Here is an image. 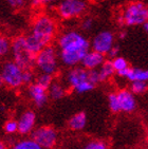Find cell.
I'll return each instance as SVG.
<instances>
[{
  "label": "cell",
  "instance_id": "6da1fadb",
  "mask_svg": "<svg viewBox=\"0 0 148 149\" xmlns=\"http://www.w3.org/2000/svg\"><path fill=\"white\" fill-rule=\"evenodd\" d=\"M59 60L68 68L80 66L86 53L91 49V43L80 31L65 30L57 37Z\"/></svg>",
  "mask_w": 148,
  "mask_h": 149
},
{
  "label": "cell",
  "instance_id": "7a4b0ae2",
  "mask_svg": "<svg viewBox=\"0 0 148 149\" xmlns=\"http://www.w3.org/2000/svg\"><path fill=\"white\" fill-rule=\"evenodd\" d=\"M58 26L53 16L47 13L36 15L32 21L31 31L26 35L28 49L36 55L40 50L53 42L57 36Z\"/></svg>",
  "mask_w": 148,
  "mask_h": 149
},
{
  "label": "cell",
  "instance_id": "3957f363",
  "mask_svg": "<svg viewBox=\"0 0 148 149\" xmlns=\"http://www.w3.org/2000/svg\"><path fill=\"white\" fill-rule=\"evenodd\" d=\"M119 20L127 26H143L148 21V6L142 1H132L123 9Z\"/></svg>",
  "mask_w": 148,
  "mask_h": 149
},
{
  "label": "cell",
  "instance_id": "277c9868",
  "mask_svg": "<svg viewBox=\"0 0 148 149\" xmlns=\"http://www.w3.org/2000/svg\"><path fill=\"white\" fill-rule=\"evenodd\" d=\"M66 83L68 87L78 94H84L94 89V85L90 80L89 70L83 66H76L70 68L66 74Z\"/></svg>",
  "mask_w": 148,
  "mask_h": 149
},
{
  "label": "cell",
  "instance_id": "5b68a950",
  "mask_svg": "<svg viewBox=\"0 0 148 149\" xmlns=\"http://www.w3.org/2000/svg\"><path fill=\"white\" fill-rule=\"evenodd\" d=\"M59 53L56 48L49 45L35 55V68L39 73L55 75L59 67Z\"/></svg>",
  "mask_w": 148,
  "mask_h": 149
},
{
  "label": "cell",
  "instance_id": "8992f818",
  "mask_svg": "<svg viewBox=\"0 0 148 149\" xmlns=\"http://www.w3.org/2000/svg\"><path fill=\"white\" fill-rule=\"evenodd\" d=\"M13 60L23 70L33 69L35 67V55L28 49L24 35H18L12 39Z\"/></svg>",
  "mask_w": 148,
  "mask_h": 149
},
{
  "label": "cell",
  "instance_id": "52a82bcc",
  "mask_svg": "<svg viewBox=\"0 0 148 149\" xmlns=\"http://www.w3.org/2000/svg\"><path fill=\"white\" fill-rule=\"evenodd\" d=\"M88 0H60L57 4V14L64 20L82 17L88 10Z\"/></svg>",
  "mask_w": 148,
  "mask_h": 149
},
{
  "label": "cell",
  "instance_id": "ba28073f",
  "mask_svg": "<svg viewBox=\"0 0 148 149\" xmlns=\"http://www.w3.org/2000/svg\"><path fill=\"white\" fill-rule=\"evenodd\" d=\"M0 74L3 78V83L11 89H18L23 86V69L18 66L14 60L6 61L1 67Z\"/></svg>",
  "mask_w": 148,
  "mask_h": 149
},
{
  "label": "cell",
  "instance_id": "9c48e42d",
  "mask_svg": "<svg viewBox=\"0 0 148 149\" xmlns=\"http://www.w3.org/2000/svg\"><path fill=\"white\" fill-rule=\"evenodd\" d=\"M31 138L34 139L43 149H52L56 146L58 133L53 127L41 126L33 130Z\"/></svg>",
  "mask_w": 148,
  "mask_h": 149
},
{
  "label": "cell",
  "instance_id": "30bf717a",
  "mask_svg": "<svg viewBox=\"0 0 148 149\" xmlns=\"http://www.w3.org/2000/svg\"><path fill=\"white\" fill-rule=\"evenodd\" d=\"M114 41H115V36L113 33L108 30H105L94 35L90 43H91L92 50L107 55L109 51L114 47Z\"/></svg>",
  "mask_w": 148,
  "mask_h": 149
},
{
  "label": "cell",
  "instance_id": "8fae6325",
  "mask_svg": "<svg viewBox=\"0 0 148 149\" xmlns=\"http://www.w3.org/2000/svg\"><path fill=\"white\" fill-rule=\"evenodd\" d=\"M119 105L121 112L124 113H132L135 111L138 107L135 94L131 92L130 89H121L117 92Z\"/></svg>",
  "mask_w": 148,
  "mask_h": 149
},
{
  "label": "cell",
  "instance_id": "7c38bea8",
  "mask_svg": "<svg viewBox=\"0 0 148 149\" xmlns=\"http://www.w3.org/2000/svg\"><path fill=\"white\" fill-rule=\"evenodd\" d=\"M27 93H28L29 98L33 102V104L36 107H43L48 102V89L41 87L37 83H32L31 85H29Z\"/></svg>",
  "mask_w": 148,
  "mask_h": 149
},
{
  "label": "cell",
  "instance_id": "4fadbf2b",
  "mask_svg": "<svg viewBox=\"0 0 148 149\" xmlns=\"http://www.w3.org/2000/svg\"><path fill=\"white\" fill-rule=\"evenodd\" d=\"M18 122V133L21 135L31 134L36 126V114L31 110H27L19 115Z\"/></svg>",
  "mask_w": 148,
  "mask_h": 149
},
{
  "label": "cell",
  "instance_id": "5bb4252c",
  "mask_svg": "<svg viewBox=\"0 0 148 149\" xmlns=\"http://www.w3.org/2000/svg\"><path fill=\"white\" fill-rule=\"evenodd\" d=\"M104 61H105V55L91 49L86 53L80 65L87 70H95L98 69L104 63Z\"/></svg>",
  "mask_w": 148,
  "mask_h": 149
},
{
  "label": "cell",
  "instance_id": "9a60e30c",
  "mask_svg": "<svg viewBox=\"0 0 148 149\" xmlns=\"http://www.w3.org/2000/svg\"><path fill=\"white\" fill-rule=\"evenodd\" d=\"M87 125V115L85 112H78L72 115L71 118L69 120L68 126L73 131H80Z\"/></svg>",
  "mask_w": 148,
  "mask_h": 149
},
{
  "label": "cell",
  "instance_id": "2e32d148",
  "mask_svg": "<svg viewBox=\"0 0 148 149\" xmlns=\"http://www.w3.org/2000/svg\"><path fill=\"white\" fill-rule=\"evenodd\" d=\"M48 93L52 100H60L67 94V88L63 83H60L58 80H53L51 86L48 88Z\"/></svg>",
  "mask_w": 148,
  "mask_h": 149
},
{
  "label": "cell",
  "instance_id": "e0dca14e",
  "mask_svg": "<svg viewBox=\"0 0 148 149\" xmlns=\"http://www.w3.org/2000/svg\"><path fill=\"white\" fill-rule=\"evenodd\" d=\"M126 79L129 81H148V69H142V68H130L129 67L127 74L125 76Z\"/></svg>",
  "mask_w": 148,
  "mask_h": 149
},
{
  "label": "cell",
  "instance_id": "ac0fdd59",
  "mask_svg": "<svg viewBox=\"0 0 148 149\" xmlns=\"http://www.w3.org/2000/svg\"><path fill=\"white\" fill-rule=\"evenodd\" d=\"M97 70H98V74H100L101 83H104V81L109 80L115 73H117L115 70H114L113 66H112L111 60H105L104 63H103Z\"/></svg>",
  "mask_w": 148,
  "mask_h": 149
},
{
  "label": "cell",
  "instance_id": "d6986e66",
  "mask_svg": "<svg viewBox=\"0 0 148 149\" xmlns=\"http://www.w3.org/2000/svg\"><path fill=\"white\" fill-rule=\"evenodd\" d=\"M11 149H43V148L37 143L34 139L24 138L17 141V142H15L12 145Z\"/></svg>",
  "mask_w": 148,
  "mask_h": 149
},
{
  "label": "cell",
  "instance_id": "ffe728a7",
  "mask_svg": "<svg viewBox=\"0 0 148 149\" xmlns=\"http://www.w3.org/2000/svg\"><path fill=\"white\" fill-rule=\"evenodd\" d=\"M12 51V40L6 35L0 34V58L8 56Z\"/></svg>",
  "mask_w": 148,
  "mask_h": 149
},
{
  "label": "cell",
  "instance_id": "44dd1931",
  "mask_svg": "<svg viewBox=\"0 0 148 149\" xmlns=\"http://www.w3.org/2000/svg\"><path fill=\"white\" fill-rule=\"evenodd\" d=\"M130 90L135 95L144 94L148 91V81H141V80L131 81Z\"/></svg>",
  "mask_w": 148,
  "mask_h": 149
},
{
  "label": "cell",
  "instance_id": "7402d4cb",
  "mask_svg": "<svg viewBox=\"0 0 148 149\" xmlns=\"http://www.w3.org/2000/svg\"><path fill=\"white\" fill-rule=\"evenodd\" d=\"M111 63H112V66H113L114 70L117 72V74H120L121 72L125 71L126 69L129 68V63L128 61L125 59L122 56H117L111 59Z\"/></svg>",
  "mask_w": 148,
  "mask_h": 149
},
{
  "label": "cell",
  "instance_id": "603a6c76",
  "mask_svg": "<svg viewBox=\"0 0 148 149\" xmlns=\"http://www.w3.org/2000/svg\"><path fill=\"white\" fill-rule=\"evenodd\" d=\"M53 76H54V75L47 74V73H39V74L36 76L35 83H37L41 87L48 89L49 87L51 86V84L53 83V80H54V77H53Z\"/></svg>",
  "mask_w": 148,
  "mask_h": 149
},
{
  "label": "cell",
  "instance_id": "cb8c5ba5",
  "mask_svg": "<svg viewBox=\"0 0 148 149\" xmlns=\"http://www.w3.org/2000/svg\"><path fill=\"white\" fill-rule=\"evenodd\" d=\"M108 106L111 112L113 113H120V105H119V100H117V92H111L108 95Z\"/></svg>",
  "mask_w": 148,
  "mask_h": 149
},
{
  "label": "cell",
  "instance_id": "d4e9b609",
  "mask_svg": "<svg viewBox=\"0 0 148 149\" xmlns=\"http://www.w3.org/2000/svg\"><path fill=\"white\" fill-rule=\"evenodd\" d=\"M58 2H59V0H30V3L34 9L49 8V6L58 4Z\"/></svg>",
  "mask_w": 148,
  "mask_h": 149
},
{
  "label": "cell",
  "instance_id": "484cf974",
  "mask_svg": "<svg viewBox=\"0 0 148 149\" xmlns=\"http://www.w3.org/2000/svg\"><path fill=\"white\" fill-rule=\"evenodd\" d=\"M3 129L6 134H15L16 132H18V122L16 120H6Z\"/></svg>",
  "mask_w": 148,
  "mask_h": 149
},
{
  "label": "cell",
  "instance_id": "4316f807",
  "mask_svg": "<svg viewBox=\"0 0 148 149\" xmlns=\"http://www.w3.org/2000/svg\"><path fill=\"white\" fill-rule=\"evenodd\" d=\"M83 149H108V145L105 141L93 140L90 141Z\"/></svg>",
  "mask_w": 148,
  "mask_h": 149
},
{
  "label": "cell",
  "instance_id": "83f0119b",
  "mask_svg": "<svg viewBox=\"0 0 148 149\" xmlns=\"http://www.w3.org/2000/svg\"><path fill=\"white\" fill-rule=\"evenodd\" d=\"M36 79L35 77V74L33 70L29 69V70H23V84L24 85H31L32 83H34V80Z\"/></svg>",
  "mask_w": 148,
  "mask_h": 149
},
{
  "label": "cell",
  "instance_id": "f1b7e54d",
  "mask_svg": "<svg viewBox=\"0 0 148 149\" xmlns=\"http://www.w3.org/2000/svg\"><path fill=\"white\" fill-rule=\"evenodd\" d=\"M94 26V20L91 17H85L80 21V29L83 31H90Z\"/></svg>",
  "mask_w": 148,
  "mask_h": 149
},
{
  "label": "cell",
  "instance_id": "f546056e",
  "mask_svg": "<svg viewBox=\"0 0 148 149\" xmlns=\"http://www.w3.org/2000/svg\"><path fill=\"white\" fill-rule=\"evenodd\" d=\"M6 2L14 10H21L27 4V0H6Z\"/></svg>",
  "mask_w": 148,
  "mask_h": 149
},
{
  "label": "cell",
  "instance_id": "4dcf8cb0",
  "mask_svg": "<svg viewBox=\"0 0 148 149\" xmlns=\"http://www.w3.org/2000/svg\"><path fill=\"white\" fill-rule=\"evenodd\" d=\"M119 52H120V49H119V47L114 45V47L110 50V51H109V53H108L107 55H108L109 57H110L111 59H112V58H114V57H117V56H119Z\"/></svg>",
  "mask_w": 148,
  "mask_h": 149
},
{
  "label": "cell",
  "instance_id": "1f68e13d",
  "mask_svg": "<svg viewBox=\"0 0 148 149\" xmlns=\"http://www.w3.org/2000/svg\"><path fill=\"white\" fill-rule=\"evenodd\" d=\"M0 149H6V145L2 141H0Z\"/></svg>",
  "mask_w": 148,
  "mask_h": 149
},
{
  "label": "cell",
  "instance_id": "d6a6232c",
  "mask_svg": "<svg viewBox=\"0 0 148 149\" xmlns=\"http://www.w3.org/2000/svg\"><path fill=\"white\" fill-rule=\"evenodd\" d=\"M143 26H144V30L146 31V33L148 34V21L146 23H144V24H143Z\"/></svg>",
  "mask_w": 148,
  "mask_h": 149
},
{
  "label": "cell",
  "instance_id": "836d02e7",
  "mask_svg": "<svg viewBox=\"0 0 148 149\" xmlns=\"http://www.w3.org/2000/svg\"><path fill=\"white\" fill-rule=\"evenodd\" d=\"M3 85H4V83H3V78H2V76H1V74H0V87H2Z\"/></svg>",
  "mask_w": 148,
  "mask_h": 149
},
{
  "label": "cell",
  "instance_id": "e575fe53",
  "mask_svg": "<svg viewBox=\"0 0 148 149\" xmlns=\"http://www.w3.org/2000/svg\"><path fill=\"white\" fill-rule=\"evenodd\" d=\"M125 35H126L125 32H122V33L120 34V37H121V38H124V37H125Z\"/></svg>",
  "mask_w": 148,
  "mask_h": 149
},
{
  "label": "cell",
  "instance_id": "d590c367",
  "mask_svg": "<svg viewBox=\"0 0 148 149\" xmlns=\"http://www.w3.org/2000/svg\"><path fill=\"white\" fill-rule=\"evenodd\" d=\"M147 142H148V135H147Z\"/></svg>",
  "mask_w": 148,
  "mask_h": 149
}]
</instances>
